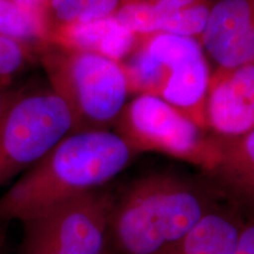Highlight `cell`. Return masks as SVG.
I'll list each match as a JSON object with an SVG mask.
<instances>
[{"mask_svg": "<svg viewBox=\"0 0 254 254\" xmlns=\"http://www.w3.org/2000/svg\"><path fill=\"white\" fill-rule=\"evenodd\" d=\"M209 14V6L201 0L166 15L160 33L195 38L201 36Z\"/></svg>", "mask_w": 254, "mask_h": 254, "instance_id": "cell-16", "label": "cell"}, {"mask_svg": "<svg viewBox=\"0 0 254 254\" xmlns=\"http://www.w3.org/2000/svg\"><path fill=\"white\" fill-rule=\"evenodd\" d=\"M17 1L32 9H36V11L40 12L41 14V9H43V7L45 6V4L49 0H17Z\"/></svg>", "mask_w": 254, "mask_h": 254, "instance_id": "cell-21", "label": "cell"}, {"mask_svg": "<svg viewBox=\"0 0 254 254\" xmlns=\"http://www.w3.org/2000/svg\"><path fill=\"white\" fill-rule=\"evenodd\" d=\"M139 44L159 65L158 97L206 129L205 104L211 73L199 40L158 33L140 38Z\"/></svg>", "mask_w": 254, "mask_h": 254, "instance_id": "cell-7", "label": "cell"}, {"mask_svg": "<svg viewBox=\"0 0 254 254\" xmlns=\"http://www.w3.org/2000/svg\"><path fill=\"white\" fill-rule=\"evenodd\" d=\"M218 206L204 184L174 173L139 178L112 200L113 254H174L187 234Z\"/></svg>", "mask_w": 254, "mask_h": 254, "instance_id": "cell-2", "label": "cell"}, {"mask_svg": "<svg viewBox=\"0 0 254 254\" xmlns=\"http://www.w3.org/2000/svg\"><path fill=\"white\" fill-rule=\"evenodd\" d=\"M74 133L68 106L52 90L24 91L0 119V187Z\"/></svg>", "mask_w": 254, "mask_h": 254, "instance_id": "cell-4", "label": "cell"}, {"mask_svg": "<svg viewBox=\"0 0 254 254\" xmlns=\"http://www.w3.org/2000/svg\"><path fill=\"white\" fill-rule=\"evenodd\" d=\"M50 43L97 53L122 63L138 46L139 38L113 15L60 32Z\"/></svg>", "mask_w": 254, "mask_h": 254, "instance_id": "cell-10", "label": "cell"}, {"mask_svg": "<svg viewBox=\"0 0 254 254\" xmlns=\"http://www.w3.org/2000/svg\"><path fill=\"white\" fill-rule=\"evenodd\" d=\"M120 2L122 0H49L41 9L47 41L67 28L111 17Z\"/></svg>", "mask_w": 254, "mask_h": 254, "instance_id": "cell-13", "label": "cell"}, {"mask_svg": "<svg viewBox=\"0 0 254 254\" xmlns=\"http://www.w3.org/2000/svg\"><path fill=\"white\" fill-rule=\"evenodd\" d=\"M112 200L99 189L75 196L23 222L25 236L64 254H113L109 237Z\"/></svg>", "mask_w": 254, "mask_h": 254, "instance_id": "cell-6", "label": "cell"}, {"mask_svg": "<svg viewBox=\"0 0 254 254\" xmlns=\"http://www.w3.org/2000/svg\"><path fill=\"white\" fill-rule=\"evenodd\" d=\"M118 134L138 151L163 152L212 171L220 150L217 138L172 105L153 94H139L123 110Z\"/></svg>", "mask_w": 254, "mask_h": 254, "instance_id": "cell-5", "label": "cell"}, {"mask_svg": "<svg viewBox=\"0 0 254 254\" xmlns=\"http://www.w3.org/2000/svg\"><path fill=\"white\" fill-rule=\"evenodd\" d=\"M220 155L212 171L227 192L254 209V129L234 139H217Z\"/></svg>", "mask_w": 254, "mask_h": 254, "instance_id": "cell-11", "label": "cell"}, {"mask_svg": "<svg viewBox=\"0 0 254 254\" xmlns=\"http://www.w3.org/2000/svg\"><path fill=\"white\" fill-rule=\"evenodd\" d=\"M114 17L139 39L160 33L164 20L151 0H122Z\"/></svg>", "mask_w": 254, "mask_h": 254, "instance_id": "cell-15", "label": "cell"}, {"mask_svg": "<svg viewBox=\"0 0 254 254\" xmlns=\"http://www.w3.org/2000/svg\"><path fill=\"white\" fill-rule=\"evenodd\" d=\"M21 254H64L56 250L55 247L39 241L33 238L25 236L23 246H21Z\"/></svg>", "mask_w": 254, "mask_h": 254, "instance_id": "cell-19", "label": "cell"}, {"mask_svg": "<svg viewBox=\"0 0 254 254\" xmlns=\"http://www.w3.org/2000/svg\"><path fill=\"white\" fill-rule=\"evenodd\" d=\"M23 92V88H12L7 84H0V119Z\"/></svg>", "mask_w": 254, "mask_h": 254, "instance_id": "cell-20", "label": "cell"}, {"mask_svg": "<svg viewBox=\"0 0 254 254\" xmlns=\"http://www.w3.org/2000/svg\"><path fill=\"white\" fill-rule=\"evenodd\" d=\"M199 43L219 68L254 64V0L215 2Z\"/></svg>", "mask_w": 254, "mask_h": 254, "instance_id": "cell-9", "label": "cell"}, {"mask_svg": "<svg viewBox=\"0 0 254 254\" xmlns=\"http://www.w3.org/2000/svg\"><path fill=\"white\" fill-rule=\"evenodd\" d=\"M236 254H254V219L241 226Z\"/></svg>", "mask_w": 254, "mask_h": 254, "instance_id": "cell-18", "label": "cell"}, {"mask_svg": "<svg viewBox=\"0 0 254 254\" xmlns=\"http://www.w3.org/2000/svg\"><path fill=\"white\" fill-rule=\"evenodd\" d=\"M243 224L237 215L214 208L193 227L174 254H236Z\"/></svg>", "mask_w": 254, "mask_h": 254, "instance_id": "cell-12", "label": "cell"}, {"mask_svg": "<svg viewBox=\"0 0 254 254\" xmlns=\"http://www.w3.org/2000/svg\"><path fill=\"white\" fill-rule=\"evenodd\" d=\"M34 58L33 51L23 44L0 37V84H7Z\"/></svg>", "mask_w": 254, "mask_h": 254, "instance_id": "cell-17", "label": "cell"}, {"mask_svg": "<svg viewBox=\"0 0 254 254\" xmlns=\"http://www.w3.org/2000/svg\"><path fill=\"white\" fill-rule=\"evenodd\" d=\"M134 154L117 132L71 133L0 196V224L26 222L62 202L100 189L122 173Z\"/></svg>", "mask_w": 254, "mask_h": 254, "instance_id": "cell-1", "label": "cell"}, {"mask_svg": "<svg viewBox=\"0 0 254 254\" xmlns=\"http://www.w3.org/2000/svg\"><path fill=\"white\" fill-rule=\"evenodd\" d=\"M205 125L217 139H234L254 129V64L219 68L205 104Z\"/></svg>", "mask_w": 254, "mask_h": 254, "instance_id": "cell-8", "label": "cell"}, {"mask_svg": "<svg viewBox=\"0 0 254 254\" xmlns=\"http://www.w3.org/2000/svg\"><path fill=\"white\" fill-rule=\"evenodd\" d=\"M0 37L23 44L33 51L34 56L49 43L40 12L17 0H0Z\"/></svg>", "mask_w": 254, "mask_h": 254, "instance_id": "cell-14", "label": "cell"}, {"mask_svg": "<svg viewBox=\"0 0 254 254\" xmlns=\"http://www.w3.org/2000/svg\"><path fill=\"white\" fill-rule=\"evenodd\" d=\"M36 58L71 111L74 132L109 129L118 122L129 93L122 63L55 43L41 46Z\"/></svg>", "mask_w": 254, "mask_h": 254, "instance_id": "cell-3", "label": "cell"}]
</instances>
